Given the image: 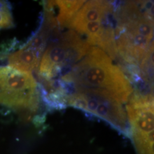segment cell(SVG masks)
<instances>
[{
    "label": "cell",
    "mask_w": 154,
    "mask_h": 154,
    "mask_svg": "<svg viewBox=\"0 0 154 154\" xmlns=\"http://www.w3.org/2000/svg\"><path fill=\"white\" fill-rule=\"evenodd\" d=\"M113 5L118 55L127 63L138 65L154 45L153 3L127 1Z\"/></svg>",
    "instance_id": "7a4b0ae2"
},
{
    "label": "cell",
    "mask_w": 154,
    "mask_h": 154,
    "mask_svg": "<svg viewBox=\"0 0 154 154\" xmlns=\"http://www.w3.org/2000/svg\"><path fill=\"white\" fill-rule=\"evenodd\" d=\"M67 104L97 116L125 135H130L123 104L112 97L98 93L74 91L69 95Z\"/></svg>",
    "instance_id": "8992f818"
},
{
    "label": "cell",
    "mask_w": 154,
    "mask_h": 154,
    "mask_svg": "<svg viewBox=\"0 0 154 154\" xmlns=\"http://www.w3.org/2000/svg\"><path fill=\"white\" fill-rule=\"evenodd\" d=\"M39 97L38 83L32 74L0 67V105L28 120L38 109Z\"/></svg>",
    "instance_id": "277c9868"
},
{
    "label": "cell",
    "mask_w": 154,
    "mask_h": 154,
    "mask_svg": "<svg viewBox=\"0 0 154 154\" xmlns=\"http://www.w3.org/2000/svg\"><path fill=\"white\" fill-rule=\"evenodd\" d=\"M77 92L98 93L110 96L122 104L128 102L133 92L129 79L103 50L90 47L88 53L61 77Z\"/></svg>",
    "instance_id": "6da1fadb"
},
{
    "label": "cell",
    "mask_w": 154,
    "mask_h": 154,
    "mask_svg": "<svg viewBox=\"0 0 154 154\" xmlns=\"http://www.w3.org/2000/svg\"><path fill=\"white\" fill-rule=\"evenodd\" d=\"M14 26L13 18L10 4L0 1V29H8Z\"/></svg>",
    "instance_id": "9c48e42d"
},
{
    "label": "cell",
    "mask_w": 154,
    "mask_h": 154,
    "mask_svg": "<svg viewBox=\"0 0 154 154\" xmlns=\"http://www.w3.org/2000/svg\"><path fill=\"white\" fill-rule=\"evenodd\" d=\"M53 32L54 38L48 45L39 64L40 81L63 76L86 55L90 48L87 41L73 30L61 33L60 29H55Z\"/></svg>",
    "instance_id": "3957f363"
},
{
    "label": "cell",
    "mask_w": 154,
    "mask_h": 154,
    "mask_svg": "<svg viewBox=\"0 0 154 154\" xmlns=\"http://www.w3.org/2000/svg\"><path fill=\"white\" fill-rule=\"evenodd\" d=\"M54 9L57 11V16H51L54 18L57 27L69 26L77 12L82 8L86 1H51Z\"/></svg>",
    "instance_id": "ba28073f"
},
{
    "label": "cell",
    "mask_w": 154,
    "mask_h": 154,
    "mask_svg": "<svg viewBox=\"0 0 154 154\" xmlns=\"http://www.w3.org/2000/svg\"><path fill=\"white\" fill-rule=\"evenodd\" d=\"M126 106L130 135L138 154H154V97L135 90Z\"/></svg>",
    "instance_id": "5b68a950"
},
{
    "label": "cell",
    "mask_w": 154,
    "mask_h": 154,
    "mask_svg": "<svg viewBox=\"0 0 154 154\" xmlns=\"http://www.w3.org/2000/svg\"><path fill=\"white\" fill-rule=\"evenodd\" d=\"M41 56L34 50L23 46L18 51L9 55L8 63L13 69L32 74L38 69Z\"/></svg>",
    "instance_id": "52a82bcc"
}]
</instances>
